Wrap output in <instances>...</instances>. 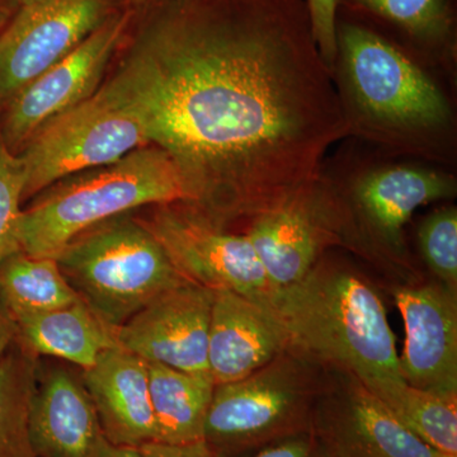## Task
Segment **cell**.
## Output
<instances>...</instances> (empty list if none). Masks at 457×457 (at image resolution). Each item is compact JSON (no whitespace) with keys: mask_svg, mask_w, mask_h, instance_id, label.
I'll list each match as a JSON object with an SVG mask.
<instances>
[{"mask_svg":"<svg viewBox=\"0 0 457 457\" xmlns=\"http://www.w3.org/2000/svg\"><path fill=\"white\" fill-rule=\"evenodd\" d=\"M97 92L227 227L312 191L350 134L305 0H161Z\"/></svg>","mask_w":457,"mask_h":457,"instance_id":"6da1fadb","label":"cell"},{"mask_svg":"<svg viewBox=\"0 0 457 457\" xmlns=\"http://www.w3.org/2000/svg\"><path fill=\"white\" fill-rule=\"evenodd\" d=\"M269 305L288 347L323 368L354 376L378 398L407 384L383 299L351 264L320 258L299 282L273 290Z\"/></svg>","mask_w":457,"mask_h":457,"instance_id":"7a4b0ae2","label":"cell"},{"mask_svg":"<svg viewBox=\"0 0 457 457\" xmlns=\"http://www.w3.org/2000/svg\"><path fill=\"white\" fill-rule=\"evenodd\" d=\"M332 73L350 134L396 152L442 155L453 135L449 99L383 33L338 18Z\"/></svg>","mask_w":457,"mask_h":457,"instance_id":"3957f363","label":"cell"},{"mask_svg":"<svg viewBox=\"0 0 457 457\" xmlns=\"http://www.w3.org/2000/svg\"><path fill=\"white\" fill-rule=\"evenodd\" d=\"M192 201L179 165L150 144L112 164L73 174L33 197L21 218V251L56 260L74 237L98 222L149 204Z\"/></svg>","mask_w":457,"mask_h":457,"instance_id":"277c9868","label":"cell"},{"mask_svg":"<svg viewBox=\"0 0 457 457\" xmlns=\"http://www.w3.org/2000/svg\"><path fill=\"white\" fill-rule=\"evenodd\" d=\"M56 261L80 299L114 329L164 291L188 281L129 213L86 228Z\"/></svg>","mask_w":457,"mask_h":457,"instance_id":"5b68a950","label":"cell"},{"mask_svg":"<svg viewBox=\"0 0 457 457\" xmlns=\"http://www.w3.org/2000/svg\"><path fill=\"white\" fill-rule=\"evenodd\" d=\"M328 370L287 347L242 380L216 385L204 440L220 457H240L312 432Z\"/></svg>","mask_w":457,"mask_h":457,"instance_id":"8992f818","label":"cell"},{"mask_svg":"<svg viewBox=\"0 0 457 457\" xmlns=\"http://www.w3.org/2000/svg\"><path fill=\"white\" fill-rule=\"evenodd\" d=\"M146 145L139 120L96 92L45 122L18 153L25 170L23 203L73 174L112 164Z\"/></svg>","mask_w":457,"mask_h":457,"instance_id":"52a82bcc","label":"cell"},{"mask_svg":"<svg viewBox=\"0 0 457 457\" xmlns=\"http://www.w3.org/2000/svg\"><path fill=\"white\" fill-rule=\"evenodd\" d=\"M135 218L188 281L269 303L273 288L245 234L231 233L227 225L187 203L154 204L149 215Z\"/></svg>","mask_w":457,"mask_h":457,"instance_id":"ba28073f","label":"cell"},{"mask_svg":"<svg viewBox=\"0 0 457 457\" xmlns=\"http://www.w3.org/2000/svg\"><path fill=\"white\" fill-rule=\"evenodd\" d=\"M130 16L111 14L71 54L0 104V140L18 154L45 122L82 104L101 87Z\"/></svg>","mask_w":457,"mask_h":457,"instance_id":"9c48e42d","label":"cell"},{"mask_svg":"<svg viewBox=\"0 0 457 457\" xmlns=\"http://www.w3.org/2000/svg\"><path fill=\"white\" fill-rule=\"evenodd\" d=\"M312 432L329 457H457L433 449L359 378L328 370Z\"/></svg>","mask_w":457,"mask_h":457,"instance_id":"30bf717a","label":"cell"},{"mask_svg":"<svg viewBox=\"0 0 457 457\" xmlns=\"http://www.w3.org/2000/svg\"><path fill=\"white\" fill-rule=\"evenodd\" d=\"M112 0H42L0 31V104L104 25Z\"/></svg>","mask_w":457,"mask_h":457,"instance_id":"8fae6325","label":"cell"},{"mask_svg":"<svg viewBox=\"0 0 457 457\" xmlns=\"http://www.w3.org/2000/svg\"><path fill=\"white\" fill-rule=\"evenodd\" d=\"M215 291L191 281L164 291L117 328V345L146 362L209 374V330Z\"/></svg>","mask_w":457,"mask_h":457,"instance_id":"7c38bea8","label":"cell"},{"mask_svg":"<svg viewBox=\"0 0 457 457\" xmlns=\"http://www.w3.org/2000/svg\"><path fill=\"white\" fill-rule=\"evenodd\" d=\"M456 180L451 174L414 167L387 165L361 174L352 183L348 207L350 218L339 215V221L357 225L376 248L389 257L404 261L407 257L404 228L417 209L436 201L456 196Z\"/></svg>","mask_w":457,"mask_h":457,"instance_id":"4fadbf2b","label":"cell"},{"mask_svg":"<svg viewBox=\"0 0 457 457\" xmlns=\"http://www.w3.org/2000/svg\"><path fill=\"white\" fill-rule=\"evenodd\" d=\"M245 236L273 290L296 284L341 239L332 195L319 180L312 191L252 219Z\"/></svg>","mask_w":457,"mask_h":457,"instance_id":"5bb4252c","label":"cell"},{"mask_svg":"<svg viewBox=\"0 0 457 457\" xmlns=\"http://www.w3.org/2000/svg\"><path fill=\"white\" fill-rule=\"evenodd\" d=\"M394 299L404 321L399 363L405 383L457 400V294L433 281L402 286Z\"/></svg>","mask_w":457,"mask_h":457,"instance_id":"9a60e30c","label":"cell"},{"mask_svg":"<svg viewBox=\"0 0 457 457\" xmlns=\"http://www.w3.org/2000/svg\"><path fill=\"white\" fill-rule=\"evenodd\" d=\"M287 347V333L269 303L215 291L209 330V374L215 385L242 380Z\"/></svg>","mask_w":457,"mask_h":457,"instance_id":"2e32d148","label":"cell"},{"mask_svg":"<svg viewBox=\"0 0 457 457\" xmlns=\"http://www.w3.org/2000/svg\"><path fill=\"white\" fill-rule=\"evenodd\" d=\"M80 378L110 444L140 447L158 442L146 361L117 345L83 370Z\"/></svg>","mask_w":457,"mask_h":457,"instance_id":"e0dca14e","label":"cell"},{"mask_svg":"<svg viewBox=\"0 0 457 457\" xmlns=\"http://www.w3.org/2000/svg\"><path fill=\"white\" fill-rule=\"evenodd\" d=\"M29 423L37 457H96L104 440L82 378L62 368L38 372Z\"/></svg>","mask_w":457,"mask_h":457,"instance_id":"ac0fdd59","label":"cell"},{"mask_svg":"<svg viewBox=\"0 0 457 457\" xmlns=\"http://www.w3.org/2000/svg\"><path fill=\"white\" fill-rule=\"evenodd\" d=\"M17 341L36 356H51L92 368L104 352L117 347L116 329L83 300L16 321Z\"/></svg>","mask_w":457,"mask_h":457,"instance_id":"d6986e66","label":"cell"},{"mask_svg":"<svg viewBox=\"0 0 457 457\" xmlns=\"http://www.w3.org/2000/svg\"><path fill=\"white\" fill-rule=\"evenodd\" d=\"M146 365L158 442L179 445L204 440L216 386L212 376L189 374L155 362Z\"/></svg>","mask_w":457,"mask_h":457,"instance_id":"ffe728a7","label":"cell"},{"mask_svg":"<svg viewBox=\"0 0 457 457\" xmlns=\"http://www.w3.org/2000/svg\"><path fill=\"white\" fill-rule=\"evenodd\" d=\"M79 300L55 258L20 251L0 263V308L14 323Z\"/></svg>","mask_w":457,"mask_h":457,"instance_id":"44dd1931","label":"cell"},{"mask_svg":"<svg viewBox=\"0 0 457 457\" xmlns=\"http://www.w3.org/2000/svg\"><path fill=\"white\" fill-rule=\"evenodd\" d=\"M38 372V357L17 338L0 354V457H37L29 422Z\"/></svg>","mask_w":457,"mask_h":457,"instance_id":"7402d4cb","label":"cell"},{"mask_svg":"<svg viewBox=\"0 0 457 457\" xmlns=\"http://www.w3.org/2000/svg\"><path fill=\"white\" fill-rule=\"evenodd\" d=\"M341 4L393 27L423 50L453 53L455 49L451 0H339Z\"/></svg>","mask_w":457,"mask_h":457,"instance_id":"603a6c76","label":"cell"},{"mask_svg":"<svg viewBox=\"0 0 457 457\" xmlns=\"http://www.w3.org/2000/svg\"><path fill=\"white\" fill-rule=\"evenodd\" d=\"M409 431L433 449L457 456V400L404 384L378 398Z\"/></svg>","mask_w":457,"mask_h":457,"instance_id":"cb8c5ba5","label":"cell"},{"mask_svg":"<svg viewBox=\"0 0 457 457\" xmlns=\"http://www.w3.org/2000/svg\"><path fill=\"white\" fill-rule=\"evenodd\" d=\"M418 245L436 281L457 294V210L445 206L418 228Z\"/></svg>","mask_w":457,"mask_h":457,"instance_id":"d4e9b609","label":"cell"},{"mask_svg":"<svg viewBox=\"0 0 457 457\" xmlns=\"http://www.w3.org/2000/svg\"><path fill=\"white\" fill-rule=\"evenodd\" d=\"M25 170L20 156L0 140V263L21 251Z\"/></svg>","mask_w":457,"mask_h":457,"instance_id":"484cf974","label":"cell"},{"mask_svg":"<svg viewBox=\"0 0 457 457\" xmlns=\"http://www.w3.org/2000/svg\"><path fill=\"white\" fill-rule=\"evenodd\" d=\"M305 4L319 54L332 71L337 56L339 0H305Z\"/></svg>","mask_w":457,"mask_h":457,"instance_id":"4316f807","label":"cell"},{"mask_svg":"<svg viewBox=\"0 0 457 457\" xmlns=\"http://www.w3.org/2000/svg\"><path fill=\"white\" fill-rule=\"evenodd\" d=\"M240 457H329L314 433L305 432L267 445Z\"/></svg>","mask_w":457,"mask_h":457,"instance_id":"83f0119b","label":"cell"},{"mask_svg":"<svg viewBox=\"0 0 457 457\" xmlns=\"http://www.w3.org/2000/svg\"><path fill=\"white\" fill-rule=\"evenodd\" d=\"M139 450L143 457H220L204 440L179 445L149 442Z\"/></svg>","mask_w":457,"mask_h":457,"instance_id":"f1b7e54d","label":"cell"},{"mask_svg":"<svg viewBox=\"0 0 457 457\" xmlns=\"http://www.w3.org/2000/svg\"><path fill=\"white\" fill-rule=\"evenodd\" d=\"M17 327L14 321L9 318L7 312L0 308V354L11 347L12 343L16 341Z\"/></svg>","mask_w":457,"mask_h":457,"instance_id":"f546056e","label":"cell"},{"mask_svg":"<svg viewBox=\"0 0 457 457\" xmlns=\"http://www.w3.org/2000/svg\"><path fill=\"white\" fill-rule=\"evenodd\" d=\"M96 457H143L139 447L116 446L104 438Z\"/></svg>","mask_w":457,"mask_h":457,"instance_id":"4dcf8cb0","label":"cell"},{"mask_svg":"<svg viewBox=\"0 0 457 457\" xmlns=\"http://www.w3.org/2000/svg\"><path fill=\"white\" fill-rule=\"evenodd\" d=\"M12 0H0V31L11 20Z\"/></svg>","mask_w":457,"mask_h":457,"instance_id":"1f68e13d","label":"cell"},{"mask_svg":"<svg viewBox=\"0 0 457 457\" xmlns=\"http://www.w3.org/2000/svg\"><path fill=\"white\" fill-rule=\"evenodd\" d=\"M38 2H42V0H18V3H20L21 7H23V5L35 4V3Z\"/></svg>","mask_w":457,"mask_h":457,"instance_id":"d6a6232c","label":"cell"},{"mask_svg":"<svg viewBox=\"0 0 457 457\" xmlns=\"http://www.w3.org/2000/svg\"><path fill=\"white\" fill-rule=\"evenodd\" d=\"M134 2L137 3H149V2H155V0H134Z\"/></svg>","mask_w":457,"mask_h":457,"instance_id":"836d02e7","label":"cell"}]
</instances>
